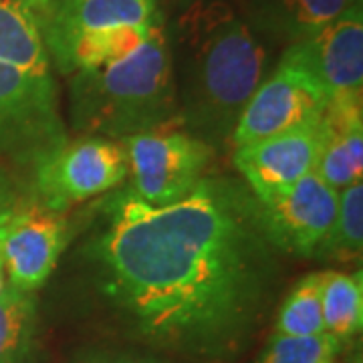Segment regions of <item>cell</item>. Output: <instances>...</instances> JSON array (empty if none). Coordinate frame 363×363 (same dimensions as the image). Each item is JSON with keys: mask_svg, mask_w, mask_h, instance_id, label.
Segmentation results:
<instances>
[{"mask_svg": "<svg viewBox=\"0 0 363 363\" xmlns=\"http://www.w3.org/2000/svg\"><path fill=\"white\" fill-rule=\"evenodd\" d=\"M281 255L247 184L208 174L166 206L131 188L109 194L85 242L101 293L131 331L157 350L206 362L247 347L271 303Z\"/></svg>", "mask_w": 363, "mask_h": 363, "instance_id": "6da1fadb", "label": "cell"}, {"mask_svg": "<svg viewBox=\"0 0 363 363\" xmlns=\"http://www.w3.org/2000/svg\"><path fill=\"white\" fill-rule=\"evenodd\" d=\"M166 35L182 128L214 154L226 152L238 117L264 81L267 43L228 0H190Z\"/></svg>", "mask_w": 363, "mask_h": 363, "instance_id": "7a4b0ae2", "label": "cell"}, {"mask_svg": "<svg viewBox=\"0 0 363 363\" xmlns=\"http://www.w3.org/2000/svg\"><path fill=\"white\" fill-rule=\"evenodd\" d=\"M69 77V117L79 135L121 142L182 125L164 21L125 59Z\"/></svg>", "mask_w": 363, "mask_h": 363, "instance_id": "3957f363", "label": "cell"}, {"mask_svg": "<svg viewBox=\"0 0 363 363\" xmlns=\"http://www.w3.org/2000/svg\"><path fill=\"white\" fill-rule=\"evenodd\" d=\"M35 190L43 206L65 212L95 196L119 188L130 176L128 156L119 142L79 135L45 152L33 166Z\"/></svg>", "mask_w": 363, "mask_h": 363, "instance_id": "277c9868", "label": "cell"}, {"mask_svg": "<svg viewBox=\"0 0 363 363\" xmlns=\"http://www.w3.org/2000/svg\"><path fill=\"white\" fill-rule=\"evenodd\" d=\"M128 156L131 192L152 206H166L194 190L206 176L214 150L182 125L121 140Z\"/></svg>", "mask_w": 363, "mask_h": 363, "instance_id": "5b68a950", "label": "cell"}, {"mask_svg": "<svg viewBox=\"0 0 363 363\" xmlns=\"http://www.w3.org/2000/svg\"><path fill=\"white\" fill-rule=\"evenodd\" d=\"M67 140L55 79L0 63V156L28 160Z\"/></svg>", "mask_w": 363, "mask_h": 363, "instance_id": "8992f818", "label": "cell"}, {"mask_svg": "<svg viewBox=\"0 0 363 363\" xmlns=\"http://www.w3.org/2000/svg\"><path fill=\"white\" fill-rule=\"evenodd\" d=\"M281 61L305 69L329 97V107H362L363 6L362 0L311 37L289 45Z\"/></svg>", "mask_w": 363, "mask_h": 363, "instance_id": "52a82bcc", "label": "cell"}, {"mask_svg": "<svg viewBox=\"0 0 363 363\" xmlns=\"http://www.w3.org/2000/svg\"><path fill=\"white\" fill-rule=\"evenodd\" d=\"M327 107L329 97L313 75L301 67L279 61L274 73L260 83L238 117L230 147L319 123Z\"/></svg>", "mask_w": 363, "mask_h": 363, "instance_id": "ba28073f", "label": "cell"}, {"mask_svg": "<svg viewBox=\"0 0 363 363\" xmlns=\"http://www.w3.org/2000/svg\"><path fill=\"white\" fill-rule=\"evenodd\" d=\"M69 242L63 212L43 206L0 212V259L9 285L35 293L55 271Z\"/></svg>", "mask_w": 363, "mask_h": 363, "instance_id": "9c48e42d", "label": "cell"}, {"mask_svg": "<svg viewBox=\"0 0 363 363\" xmlns=\"http://www.w3.org/2000/svg\"><path fill=\"white\" fill-rule=\"evenodd\" d=\"M325 138L327 123L323 117L319 123L303 130L234 147V166L252 194L260 202H269L315 172Z\"/></svg>", "mask_w": 363, "mask_h": 363, "instance_id": "30bf717a", "label": "cell"}, {"mask_svg": "<svg viewBox=\"0 0 363 363\" xmlns=\"http://www.w3.org/2000/svg\"><path fill=\"white\" fill-rule=\"evenodd\" d=\"M260 204L277 248L285 255L311 259L321 252L333 228L339 192L311 172L285 194Z\"/></svg>", "mask_w": 363, "mask_h": 363, "instance_id": "8fae6325", "label": "cell"}, {"mask_svg": "<svg viewBox=\"0 0 363 363\" xmlns=\"http://www.w3.org/2000/svg\"><path fill=\"white\" fill-rule=\"evenodd\" d=\"M51 65L81 33L162 23L157 0H25Z\"/></svg>", "mask_w": 363, "mask_h": 363, "instance_id": "7c38bea8", "label": "cell"}, {"mask_svg": "<svg viewBox=\"0 0 363 363\" xmlns=\"http://www.w3.org/2000/svg\"><path fill=\"white\" fill-rule=\"evenodd\" d=\"M359 0H234V9L260 39L295 45Z\"/></svg>", "mask_w": 363, "mask_h": 363, "instance_id": "4fadbf2b", "label": "cell"}, {"mask_svg": "<svg viewBox=\"0 0 363 363\" xmlns=\"http://www.w3.org/2000/svg\"><path fill=\"white\" fill-rule=\"evenodd\" d=\"M0 63L51 77V57L25 0H0Z\"/></svg>", "mask_w": 363, "mask_h": 363, "instance_id": "5bb4252c", "label": "cell"}, {"mask_svg": "<svg viewBox=\"0 0 363 363\" xmlns=\"http://www.w3.org/2000/svg\"><path fill=\"white\" fill-rule=\"evenodd\" d=\"M152 26H113L81 33L52 65L63 75H73L77 71L117 63L140 49Z\"/></svg>", "mask_w": 363, "mask_h": 363, "instance_id": "9a60e30c", "label": "cell"}, {"mask_svg": "<svg viewBox=\"0 0 363 363\" xmlns=\"http://www.w3.org/2000/svg\"><path fill=\"white\" fill-rule=\"evenodd\" d=\"M37 325L35 295L4 285L0 293V363H33Z\"/></svg>", "mask_w": 363, "mask_h": 363, "instance_id": "2e32d148", "label": "cell"}, {"mask_svg": "<svg viewBox=\"0 0 363 363\" xmlns=\"http://www.w3.org/2000/svg\"><path fill=\"white\" fill-rule=\"evenodd\" d=\"M325 331L339 341L359 335L363 327L362 272H323Z\"/></svg>", "mask_w": 363, "mask_h": 363, "instance_id": "e0dca14e", "label": "cell"}, {"mask_svg": "<svg viewBox=\"0 0 363 363\" xmlns=\"http://www.w3.org/2000/svg\"><path fill=\"white\" fill-rule=\"evenodd\" d=\"M327 333L323 321V272L303 277L281 303L274 319V335Z\"/></svg>", "mask_w": 363, "mask_h": 363, "instance_id": "ac0fdd59", "label": "cell"}, {"mask_svg": "<svg viewBox=\"0 0 363 363\" xmlns=\"http://www.w3.org/2000/svg\"><path fill=\"white\" fill-rule=\"evenodd\" d=\"M363 247V182H355L339 192L337 216L325 240L319 259L355 260Z\"/></svg>", "mask_w": 363, "mask_h": 363, "instance_id": "d6986e66", "label": "cell"}, {"mask_svg": "<svg viewBox=\"0 0 363 363\" xmlns=\"http://www.w3.org/2000/svg\"><path fill=\"white\" fill-rule=\"evenodd\" d=\"M343 341L331 333L319 335H272L255 363H337Z\"/></svg>", "mask_w": 363, "mask_h": 363, "instance_id": "ffe728a7", "label": "cell"}, {"mask_svg": "<svg viewBox=\"0 0 363 363\" xmlns=\"http://www.w3.org/2000/svg\"><path fill=\"white\" fill-rule=\"evenodd\" d=\"M325 123H327V138H325L321 156L317 160L315 174L325 184H329L335 192H341L351 184L362 182L363 172L353 166L350 154H347L345 145L339 138L337 130L329 123L327 117H325Z\"/></svg>", "mask_w": 363, "mask_h": 363, "instance_id": "44dd1931", "label": "cell"}, {"mask_svg": "<svg viewBox=\"0 0 363 363\" xmlns=\"http://www.w3.org/2000/svg\"><path fill=\"white\" fill-rule=\"evenodd\" d=\"M71 363H166L157 357L150 355H140V353H131V351L119 350H101V347H93V350H83L75 353V357Z\"/></svg>", "mask_w": 363, "mask_h": 363, "instance_id": "7402d4cb", "label": "cell"}, {"mask_svg": "<svg viewBox=\"0 0 363 363\" xmlns=\"http://www.w3.org/2000/svg\"><path fill=\"white\" fill-rule=\"evenodd\" d=\"M4 289V264H2V259H0V293Z\"/></svg>", "mask_w": 363, "mask_h": 363, "instance_id": "603a6c76", "label": "cell"}]
</instances>
